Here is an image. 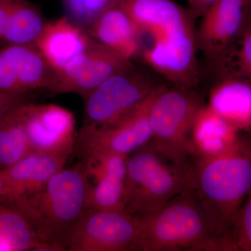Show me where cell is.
Instances as JSON below:
<instances>
[{"label": "cell", "instance_id": "6da1fadb", "mask_svg": "<svg viewBox=\"0 0 251 251\" xmlns=\"http://www.w3.org/2000/svg\"><path fill=\"white\" fill-rule=\"evenodd\" d=\"M143 34L144 62L175 87L191 90L198 82L197 36L188 8L173 0H118Z\"/></svg>", "mask_w": 251, "mask_h": 251}, {"label": "cell", "instance_id": "7a4b0ae2", "mask_svg": "<svg viewBox=\"0 0 251 251\" xmlns=\"http://www.w3.org/2000/svg\"><path fill=\"white\" fill-rule=\"evenodd\" d=\"M189 188L214 233L226 237L251 190V148L239 138L221 154L200 157L191 168Z\"/></svg>", "mask_w": 251, "mask_h": 251}, {"label": "cell", "instance_id": "3957f363", "mask_svg": "<svg viewBox=\"0 0 251 251\" xmlns=\"http://www.w3.org/2000/svg\"><path fill=\"white\" fill-rule=\"evenodd\" d=\"M90 182L84 165L63 168L42 189L12 205L25 216L50 251L67 250L70 234L88 209Z\"/></svg>", "mask_w": 251, "mask_h": 251}, {"label": "cell", "instance_id": "277c9868", "mask_svg": "<svg viewBox=\"0 0 251 251\" xmlns=\"http://www.w3.org/2000/svg\"><path fill=\"white\" fill-rule=\"evenodd\" d=\"M137 219L138 251L227 249L225 237L214 233L205 211L189 187L153 214Z\"/></svg>", "mask_w": 251, "mask_h": 251}, {"label": "cell", "instance_id": "5b68a950", "mask_svg": "<svg viewBox=\"0 0 251 251\" xmlns=\"http://www.w3.org/2000/svg\"><path fill=\"white\" fill-rule=\"evenodd\" d=\"M192 166H179L148 143L127 158L125 210L143 218L159 209L184 190Z\"/></svg>", "mask_w": 251, "mask_h": 251}, {"label": "cell", "instance_id": "8992f818", "mask_svg": "<svg viewBox=\"0 0 251 251\" xmlns=\"http://www.w3.org/2000/svg\"><path fill=\"white\" fill-rule=\"evenodd\" d=\"M190 91L161 85L150 110L152 133L150 145L179 166H188V158L196 154L191 129L203 105L201 99Z\"/></svg>", "mask_w": 251, "mask_h": 251}, {"label": "cell", "instance_id": "52a82bcc", "mask_svg": "<svg viewBox=\"0 0 251 251\" xmlns=\"http://www.w3.org/2000/svg\"><path fill=\"white\" fill-rule=\"evenodd\" d=\"M151 75L134 69L116 74L87 94L85 99L86 125H112L128 115L158 87Z\"/></svg>", "mask_w": 251, "mask_h": 251}, {"label": "cell", "instance_id": "ba28073f", "mask_svg": "<svg viewBox=\"0 0 251 251\" xmlns=\"http://www.w3.org/2000/svg\"><path fill=\"white\" fill-rule=\"evenodd\" d=\"M139 229L138 219L125 211L88 208L73 229L67 250L136 251Z\"/></svg>", "mask_w": 251, "mask_h": 251}, {"label": "cell", "instance_id": "9c48e42d", "mask_svg": "<svg viewBox=\"0 0 251 251\" xmlns=\"http://www.w3.org/2000/svg\"><path fill=\"white\" fill-rule=\"evenodd\" d=\"M161 85L143 101L118 121L104 126H85L79 137L81 151L85 156L110 152L128 156L150 143L152 138L150 110Z\"/></svg>", "mask_w": 251, "mask_h": 251}, {"label": "cell", "instance_id": "30bf717a", "mask_svg": "<svg viewBox=\"0 0 251 251\" xmlns=\"http://www.w3.org/2000/svg\"><path fill=\"white\" fill-rule=\"evenodd\" d=\"M21 113L32 151L65 155L72 153L75 142V120L67 108L56 104L24 101Z\"/></svg>", "mask_w": 251, "mask_h": 251}, {"label": "cell", "instance_id": "8fae6325", "mask_svg": "<svg viewBox=\"0 0 251 251\" xmlns=\"http://www.w3.org/2000/svg\"><path fill=\"white\" fill-rule=\"evenodd\" d=\"M132 66L131 61L92 38L85 52L59 74L57 94L75 93L84 98L105 80Z\"/></svg>", "mask_w": 251, "mask_h": 251}, {"label": "cell", "instance_id": "7c38bea8", "mask_svg": "<svg viewBox=\"0 0 251 251\" xmlns=\"http://www.w3.org/2000/svg\"><path fill=\"white\" fill-rule=\"evenodd\" d=\"M85 157L84 166L90 182L88 208L125 211V188L128 156L99 152Z\"/></svg>", "mask_w": 251, "mask_h": 251}, {"label": "cell", "instance_id": "4fadbf2b", "mask_svg": "<svg viewBox=\"0 0 251 251\" xmlns=\"http://www.w3.org/2000/svg\"><path fill=\"white\" fill-rule=\"evenodd\" d=\"M65 155L32 151L21 161L0 171L6 186V202L31 196L42 189L56 173L63 169Z\"/></svg>", "mask_w": 251, "mask_h": 251}, {"label": "cell", "instance_id": "5bb4252c", "mask_svg": "<svg viewBox=\"0 0 251 251\" xmlns=\"http://www.w3.org/2000/svg\"><path fill=\"white\" fill-rule=\"evenodd\" d=\"M92 38L67 16L46 23L34 45L57 75L88 47Z\"/></svg>", "mask_w": 251, "mask_h": 251}, {"label": "cell", "instance_id": "9a60e30c", "mask_svg": "<svg viewBox=\"0 0 251 251\" xmlns=\"http://www.w3.org/2000/svg\"><path fill=\"white\" fill-rule=\"evenodd\" d=\"M245 5L242 0H218L202 16L197 44L206 57L218 59L240 29Z\"/></svg>", "mask_w": 251, "mask_h": 251}, {"label": "cell", "instance_id": "2e32d148", "mask_svg": "<svg viewBox=\"0 0 251 251\" xmlns=\"http://www.w3.org/2000/svg\"><path fill=\"white\" fill-rule=\"evenodd\" d=\"M86 31L94 40L128 60L142 57V31L118 3L99 15Z\"/></svg>", "mask_w": 251, "mask_h": 251}, {"label": "cell", "instance_id": "e0dca14e", "mask_svg": "<svg viewBox=\"0 0 251 251\" xmlns=\"http://www.w3.org/2000/svg\"><path fill=\"white\" fill-rule=\"evenodd\" d=\"M1 49L12 63L18 83L24 93L47 90L57 94L58 75L34 44L8 45Z\"/></svg>", "mask_w": 251, "mask_h": 251}, {"label": "cell", "instance_id": "ac0fdd59", "mask_svg": "<svg viewBox=\"0 0 251 251\" xmlns=\"http://www.w3.org/2000/svg\"><path fill=\"white\" fill-rule=\"evenodd\" d=\"M238 131L207 105L198 112L191 129V139L200 157L216 156L237 143Z\"/></svg>", "mask_w": 251, "mask_h": 251}, {"label": "cell", "instance_id": "d6986e66", "mask_svg": "<svg viewBox=\"0 0 251 251\" xmlns=\"http://www.w3.org/2000/svg\"><path fill=\"white\" fill-rule=\"evenodd\" d=\"M208 105L238 130L251 129V85L247 82H220L211 90Z\"/></svg>", "mask_w": 251, "mask_h": 251}, {"label": "cell", "instance_id": "ffe728a7", "mask_svg": "<svg viewBox=\"0 0 251 251\" xmlns=\"http://www.w3.org/2000/svg\"><path fill=\"white\" fill-rule=\"evenodd\" d=\"M47 21L38 5L29 0H9L1 45L34 44Z\"/></svg>", "mask_w": 251, "mask_h": 251}, {"label": "cell", "instance_id": "44dd1931", "mask_svg": "<svg viewBox=\"0 0 251 251\" xmlns=\"http://www.w3.org/2000/svg\"><path fill=\"white\" fill-rule=\"evenodd\" d=\"M23 102L15 105L0 117V168L1 169L12 166L32 152L23 121L21 109Z\"/></svg>", "mask_w": 251, "mask_h": 251}, {"label": "cell", "instance_id": "7402d4cb", "mask_svg": "<svg viewBox=\"0 0 251 251\" xmlns=\"http://www.w3.org/2000/svg\"><path fill=\"white\" fill-rule=\"evenodd\" d=\"M0 242L11 251H50L17 208L0 204Z\"/></svg>", "mask_w": 251, "mask_h": 251}, {"label": "cell", "instance_id": "603a6c76", "mask_svg": "<svg viewBox=\"0 0 251 251\" xmlns=\"http://www.w3.org/2000/svg\"><path fill=\"white\" fill-rule=\"evenodd\" d=\"M230 229L232 232L227 237L232 249L251 251V190L245 203L238 211L229 231Z\"/></svg>", "mask_w": 251, "mask_h": 251}, {"label": "cell", "instance_id": "cb8c5ba5", "mask_svg": "<svg viewBox=\"0 0 251 251\" xmlns=\"http://www.w3.org/2000/svg\"><path fill=\"white\" fill-rule=\"evenodd\" d=\"M0 92L26 95L18 83L17 75L12 63L2 49H0Z\"/></svg>", "mask_w": 251, "mask_h": 251}, {"label": "cell", "instance_id": "d4e9b609", "mask_svg": "<svg viewBox=\"0 0 251 251\" xmlns=\"http://www.w3.org/2000/svg\"><path fill=\"white\" fill-rule=\"evenodd\" d=\"M118 1V0H84V28L85 29L99 15Z\"/></svg>", "mask_w": 251, "mask_h": 251}, {"label": "cell", "instance_id": "484cf974", "mask_svg": "<svg viewBox=\"0 0 251 251\" xmlns=\"http://www.w3.org/2000/svg\"><path fill=\"white\" fill-rule=\"evenodd\" d=\"M25 95H16L0 92V117L4 115L10 109L24 101Z\"/></svg>", "mask_w": 251, "mask_h": 251}, {"label": "cell", "instance_id": "4316f807", "mask_svg": "<svg viewBox=\"0 0 251 251\" xmlns=\"http://www.w3.org/2000/svg\"><path fill=\"white\" fill-rule=\"evenodd\" d=\"M240 55L243 67L251 77V32L243 40Z\"/></svg>", "mask_w": 251, "mask_h": 251}, {"label": "cell", "instance_id": "83f0119b", "mask_svg": "<svg viewBox=\"0 0 251 251\" xmlns=\"http://www.w3.org/2000/svg\"><path fill=\"white\" fill-rule=\"evenodd\" d=\"M218 0H187L189 9L197 16H202Z\"/></svg>", "mask_w": 251, "mask_h": 251}, {"label": "cell", "instance_id": "f1b7e54d", "mask_svg": "<svg viewBox=\"0 0 251 251\" xmlns=\"http://www.w3.org/2000/svg\"><path fill=\"white\" fill-rule=\"evenodd\" d=\"M9 6V0H0V45L6 27Z\"/></svg>", "mask_w": 251, "mask_h": 251}, {"label": "cell", "instance_id": "f546056e", "mask_svg": "<svg viewBox=\"0 0 251 251\" xmlns=\"http://www.w3.org/2000/svg\"><path fill=\"white\" fill-rule=\"evenodd\" d=\"M0 196L4 200V202L6 201V186H5L4 179L0 173Z\"/></svg>", "mask_w": 251, "mask_h": 251}, {"label": "cell", "instance_id": "4dcf8cb0", "mask_svg": "<svg viewBox=\"0 0 251 251\" xmlns=\"http://www.w3.org/2000/svg\"><path fill=\"white\" fill-rule=\"evenodd\" d=\"M244 5H245L246 8L251 7V0H242Z\"/></svg>", "mask_w": 251, "mask_h": 251}, {"label": "cell", "instance_id": "1f68e13d", "mask_svg": "<svg viewBox=\"0 0 251 251\" xmlns=\"http://www.w3.org/2000/svg\"><path fill=\"white\" fill-rule=\"evenodd\" d=\"M4 200L2 199V198L0 196V204H1V203H4Z\"/></svg>", "mask_w": 251, "mask_h": 251}]
</instances>
